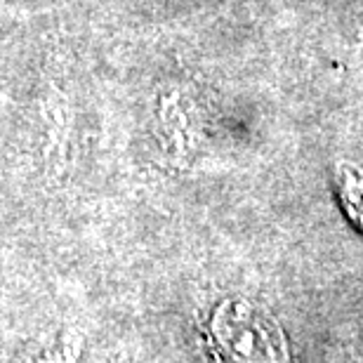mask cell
<instances>
[{"label": "cell", "instance_id": "7a4b0ae2", "mask_svg": "<svg viewBox=\"0 0 363 363\" xmlns=\"http://www.w3.org/2000/svg\"><path fill=\"white\" fill-rule=\"evenodd\" d=\"M335 191L347 217L363 231V170L357 165L340 163L335 170Z\"/></svg>", "mask_w": 363, "mask_h": 363}, {"label": "cell", "instance_id": "6da1fadb", "mask_svg": "<svg viewBox=\"0 0 363 363\" xmlns=\"http://www.w3.org/2000/svg\"><path fill=\"white\" fill-rule=\"evenodd\" d=\"M250 307H227L215 318V340L229 363H283L281 333Z\"/></svg>", "mask_w": 363, "mask_h": 363}]
</instances>
